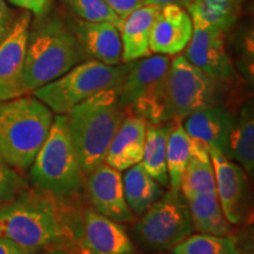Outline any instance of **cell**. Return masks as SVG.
Masks as SVG:
<instances>
[{
  "instance_id": "7402d4cb",
  "label": "cell",
  "mask_w": 254,
  "mask_h": 254,
  "mask_svg": "<svg viewBox=\"0 0 254 254\" xmlns=\"http://www.w3.org/2000/svg\"><path fill=\"white\" fill-rule=\"evenodd\" d=\"M124 194L128 207L134 214H142L163 195V189L158 182L138 163L127 170L123 178Z\"/></svg>"
},
{
  "instance_id": "f546056e",
  "label": "cell",
  "mask_w": 254,
  "mask_h": 254,
  "mask_svg": "<svg viewBox=\"0 0 254 254\" xmlns=\"http://www.w3.org/2000/svg\"><path fill=\"white\" fill-rule=\"evenodd\" d=\"M120 18L125 19L133 9L140 7L142 0H105Z\"/></svg>"
},
{
  "instance_id": "5bb4252c",
  "label": "cell",
  "mask_w": 254,
  "mask_h": 254,
  "mask_svg": "<svg viewBox=\"0 0 254 254\" xmlns=\"http://www.w3.org/2000/svg\"><path fill=\"white\" fill-rule=\"evenodd\" d=\"M85 177V185L94 211L119 224L134 219V213L124 194L120 171L104 163Z\"/></svg>"
},
{
  "instance_id": "484cf974",
  "label": "cell",
  "mask_w": 254,
  "mask_h": 254,
  "mask_svg": "<svg viewBox=\"0 0 254 254\" xmlns=\"http://www.w3.org/2000/svg\"><path fill=\"white\" fill-rule=\"evenodd\" d=\"M171 254H241L230 237L213 234H190L171 250Z\"/></svg>"
},
{
  "instance_id": "7c38bea8",
  "label": "cell",
  "mask_w": 254,
  "mask_h": 254,
  "mask_svg": "<svg viewBox=\"0 0 254 254\" xmlns=\"http://www.w3.org/2000/svg\"><path fill=\"white\" fill-rule=\"evenodd\" d=\"M75 254H135V249L119 222L88 208L82 214Z\"/></svg>"
},
{
  "instance_id": "f1b7e54d",
  "label": "cell",
  "mask_w": 254,
  "mask_h": 254,
  "mask_svg": "<svg viewBox=\"0 0 254 254\" xmlns=\"http://www.w3.org/2000/svg\"><path fill=\"white\" fill-rule=\"evenodd\" d=\"M27 189L25 179L0 159V207Z\"/></svg>"
},
{
  "instance_id": "ba28073f",
  "label": "cell",
  "mask_w": 254,
  "mask_h": 254,
  "mask_svg": "<svg viewBox=\"0 0 254 254\" xmlns=\"http://www.w3.org/2000/svg\"><path fill=\"white\" fill-rule=\"evenodd\" d=\"M166 95L170 122H183L196 111L222 105L226 82L201 71L184 56H178L168 69Z\"/></svg>"
},
{
  "instance_id": "8fae6325",
  "label": "cell",
  "mask_w": 254,
  "mask_h": 254,
  "mask_svg": "<svg viewBox=\"0 0 254 254\" xmlns=\"http://www.w3.org/2000/svg\"><path fill=\"white\" fill-rule=\"evenodd\" d=\"M31 12L14 19L5 39L0 43V101L21 97V77L30 32Z\"/></svg>"
},
{
  "instance_id": "e575fe53",
  "label": "cell",
  "mask_w": 254,
  "mask_h": 254,
  "mask_svg": "<svg viewBox=\"0 0 254 254\" xmlns=\"http://www.w3.org/2000/svg\"><path fill=\"white\" fill-rule=\"evenodd\" d=\"M33 254H75L67 250H50V251H43V252H38Z\"/></svg>"
},
{
  "instance_id": "4316f807",
  "label": "cell",
  "mask_w": 254,
  "mask_h": 254,
  "mask_svg": "<svg viewBox=\"0 0 254 254\" xmlns=\"http://www.w3.org/2000/svg\"><path fill=\"white\" fill-rule=\"evenodd\" d=\"M211 190H215V177L212 161H202L190 157L180 183L182 194L185 198H190Z\"/></svg>"
},
{
  "instance_id": "3957f363",
  "label": "cell",
  "mask_w": 254,
  "mask_h": 254,
  "mask_svg": "<svg viewBox=\"0 0 254 254\" xmlns=\"http://www.w3.org/2000/svg\"><path fill=\"white\" fill-rule=\"evenodd\" d=\"M118 88L98 92L66 114L84 176L105 163L111 140L126 117Z\"/></svg>"
},
{
  "instance_id": "4fadbf2b",
  "label": "cell",
  "mask_w": 254,
  "mask_h": 254,
  "mask_svg": "<svg viewBox=\"0 0 254 254\" xmlns=\"http://www.w3.org/2000/svg\"><path fill=\"white\" fill-rule=\"evenodd\" d=\"M209 157L213 165L215 190L222 213L230 224H239L245 215L249 196L246 174L239 165L231 161L218 148H209Z\"/></svg>"
},
{
  "instance_id": "52a82bcc",
  "label": "cell",
  "mask_w": 254,
  "mask_h": 254,
  "mask_svg": "<svg viewBox=\"0 0 254 254\" xmlns=\"http://www.w3.org/2000/svg\"><path fill=\"white\" fill-rule=\"evenodd\" d=\"M170 65V57L164 55L131 62V67L118 88L123 109L152 125L170 122L166 95Z\"/></svg>"
},
{
  "instance_id": "9a60e30c",
  "label": "cell",
  "mask_w": 254,
  "mask_h": 254,
  "mask_svg": "<svg viewBox=\"0 0 254 254\" xmlns=\"http://www.w3.org/2000/svg\"><path fill=\"white\" fill-rule=\"evenodd\" d=\"M192 32L189 12L178 5L163 6L152 26L150 51L155 55L176 56L189 45Z\"/></svg>"
},
{
  "instance_id": "e0dca14e",
  "label": "cell",
  "mask_w": 254,
  "mask_h": 254,
  "mask_svg": "<svg viewBox=\"0 0 254 254\" xmlns=\"http://www.w3.org/2000/svg\"><path fill=\"white\" fill-rule=\"evenodd\" d=\"M147 123L140 117L126 116L117 129L107 150L105 163L118 171H125L141 163Z\"/></svg>"
},
{
  "instance_id": "7a4b0ae2",
  "label": "cell",
  "mask_w": 254,
  "mask_h": 254,
  "mask_svg": "<svg viewBox=\"0 0 254 254\" xmlns=\"http://www.w3.org/2000/svg\"><path fill=\"white\" fill-rule=\"evenodd\" d=\"M85 59L71 24L46 9L37 15L28 32L21 93H31L56 80Z\"/></svg>"
},
{
  "instance_id": "9c48e42d",
  "label": "cell",
  "mask_w": 254,
  "mask_h": 254,
  "mask_svg": "<svg viewBox=\"0 0 254 254\" xmlns=\"http://www.w3.org/2000/svg\"><path fill=\"white\" fill-rule=\"evenodd\" d=\"M187 201L180 192L170 190L142 213L135 233L152 251L172 250L193 233Z\"/></svg>"
},
{
  "instance_id": "603a6c76",
  "label": "cell",
  "mask_w": 254,
  "mask_h": 254,
  "mask_svg": "<svg viewBox=\"0 0 254 254\" xmlns=\"http://www.w3.org/2000/svg\"><path fill=\"white\" fill-rule=\"evenodd\" d=\"M172 125L165 126L164 124L152 125L147 124L146 140L141 164L152 178L161 186H168V173L166 164L167 138Z\"/></svg>"
},
{
  "instance_id": "277c9868",
  "label": "cell",
  "mask_w": 254,
  "mask_h": 254,
  "mask_svg": "<svg viewBox=\"0 0 254 254\" xmlns=\"http://www.w3.org/2000/svg\"><path fill=\"white\" fill-rule=\"evenodd\" d=\"M53 112L36 97L0 101V159L13 170H26L49 135Z\"/></svg>"
},
{
  "instance_id": "4dcf8cb0",
  "label": "cell",
  "mask_w": 254,
  "mask_h": 254,
  "mask_svg": "<svg viewBox=\"0 0 254 254\" xmlns=\"http://www.w3.org/2000/svg\"><path fill=\"white\" fill-rule=\"evenodd\" d=\"M13 21L14 18L12 9L8 7L5 0H0V43L8 34Z\"/></svg>"
},
{
  "instance_id": "8992f818",
  "label": "cell",
  "mask_w": 254,
  "mask_h": 254,
  "mask_svg": "<svg viewBox=\"0 0 254 254\" xmlns=\"http://www.w3.org/2000/svg\"><path fill=\"white\" fill-rule=\"evenodd\" d=\"M131 63L111 66L97 60H84L57 78L33 91L34 97L56 114H67L81 101L107 88H118Z\"/></svg>"
},
{
  "instance_id": "44dd1931",
  "label": "cell",
  "mask_w": 254,
  "mask_h": 254,
  "mask_svg": "<svg viewBox=\"0 0 254 254\" xmlns=\"http://www.w3.org/2000/svg\"><path fill=\"white\" fill-rule=\"evenodd\" d=\"M225 155L239 163L249 173L254 171V113L252 101L244 105L234 118Z\"/></svg>"
},
{
  "instance_id": "1f68e13d",
  "label": "cell",
  "mask_w": 254,
  "mask_h": 254,
  "mask_svg": "<svg viewBox=\"0 0 254 254\" xmlns=\"http://www.w3.org/2000/svg\"><path fill=\"white\" fill-rule=\"evenodd\" d=\"M8 1L17 7L32 12L37 17V15L43 14L46 11L50 0H8Z\"/></svg>"
},
{
  "instance_id": "ffe728a7",
  "label": "cell",
  "mask_w": 254,
  "mask_h": 254,
  "mask_svg": "<svg viewBox=\"0 0 254 254\" xmlns=\"http://www.w3.org/2000/svg\"><path fill=\"white\" fill-rule=\"evenodd\" d=\"M185 199L195 231L213 236H230L231 224L222 213L217 190L199 193Z\"/></svg>"
},
{
  "instance_id": "d4e9b609",
  "label": "cell",
  "mask_w": 254,
  "mask_h": 254,
  "mask_svg": "<svg viewBox=\"0 0 254 254\" xmlns=\"http://www.w3.org/2000/svg\"><path fill=\"white\" fill-rule=\"evenodd\" d=\"M167 138L166 164L168 173V185L173 192H180V183L184 171L190 157V136L182 122H174Z\"/></svg>"
},
{
  "instance_id": "d6a6232c",
  "label": "cell",
  "mask_w": 254,
  "mask_h": 254,
  "mask_svg": "<svg viewBox=\"0 0 254 254\" xmlns=\"http://www.w3.org/2000/svg\"><path fill=\"white\" fill-rule=\"evenodd\" d=\"M0 254H28L27 252L15 245L13 241L0 237Z\"/></svg>"
},
{
  "instance_id": "2e32d148",
  "label": "cell",
  "mask_w": 254,
  "mask_h": 254,
  "mask_svg": "<svg viewBox=\"0 0 254 254\" xmlns=\"http://www.w3.org/2000/svg\"><path fill=\"white\" fill-rule=\"evenodd\" d=\"M85 56L106 65L122 62V39L119 28L111 23H91L78 19L72 25Z\"/></svg>"
},
{
  "instance_id": "30bf717a",
  "label": "cell",
  "mask_w": 254,
  "mask_h": 254,
  "mask_svg": "<svg viewBox=\"0 0 254 254\" xmlns=\"http://www.w3.org/2000/svg\"><path fill=\"white\" fill-rule=\"evenodd\" d=\"M190 19L193 32L184 57L212 77L225 82L231 81L236 77V71L226 52L224 32L196 17Z\"/></svg>"
},
{
  "instance_id": "836d02e7",
  "label": "cell",
  "mask_w": 254,
  "mask_h": 254,
  "mask_svg": "<svg viewBox=\"0 0 254 254\" xmlns=\"http://www.w3.org/2000/svg\"><path fill=\"white\" fill-rule=\"evenodd\" d=\"M190 0H142V4L153 5L158 7H163L166 5H178L180 7H186Z\"/></svg>"
},
{
  "instance_id": "d6986e66",
  "label": "cell",
  "mask_w": 254,
  "mask_h": 254,
  "mask_svg": "<svg viewBox=\"0 0 254 254\" xmlns=\"http://www.w3.org/2000/svg\"><path fill=\"white\" fill-rule=\"evenodd\" d=\"M159 11L160 7L158 6L141 5L140 7L133 9L124 19L119 28L123 47L122 60L124 63L134 62L151 55L148 41Z\"/></svg>"
},
{
  "instance_id": "ac0fdd59",
  "label": "cell",
  "mask_w": 254,
  "mask_h": 254,
  "mask_svg": "<svg viewBox=\"0 0 254 254\" xmlns=\"http://www.w3.org/2000/svg\"><path fill=\"white\" fill-rule=\"evenodd\" d=\"M184 128L190 138L198 139L225 153L234 117L224 105L196 111L187 117Z\"/></svg>"
},
{
  "instance_id": "6da1fadb",
  "label": "cell",
  "mask_w": 254,
  "mask_h": 254,
  "mask_svg": "<svg viewBox=\"0 0 254 254\" xmlns=\"http://www.w3.org/2000/svg\"><path fill=\"white\" fill-rule=\"evenodd\" d=\"M39 189H25L0 207V237L33 254L50 250L75 253L82 215Z\"/></svg>"
},
{
  "instance_id": "83f0119b",
  "label": "cell",
  "mask_w": 254,
  "mask_h": 254,
  "mask_svg": "<svg viewBox=\"0 0 254 254\" xmlns=\"http://www.w3.org/2000/svg\"><path fill=\"white\" fill-rule=\"evenodd\" d=\"M63 2L80 20L111 23L118 28L124 21L105 0H63Z\"/></svg>"
},
{
  "instance_id": "cb8c5ba5",
  "label": "cell",
  "mask_w": 254,
  "mask_h": 254,
  "mask_svg": "<svg viewBox=\"0 0 254 254\" xmlns=\"http://www.w3.org/2000/svg\"><path fill=\"white\" fill-rule=\"evenodd\" d=\"M243 0H190V17H196L218 30L227 32L239 19Z\"/></svg>"
},
{
  "instance_id": "5b68a950",
  "label": "cell",
  "mask_w": 254,
  "mask_h": 254,
  "mask_svg": "<svg viewBox=\"0 0 254 254\" xmlns=\"http://www.w3.org/2000/svg\"><path fill=\"white\" fill-rule=\"evenodd\" d=\"M33 185L59 198L68 199L80 190L84 174L67 125V116L58 114L31 168Z\"/></svg>"
}]
</instances>
